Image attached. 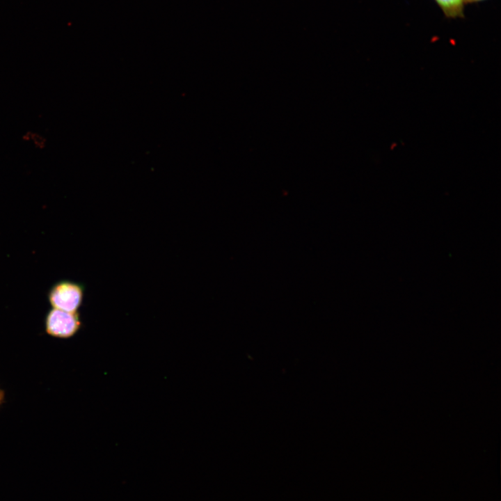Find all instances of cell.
Returning a JSON list of instances; mask_svg holds the SVG:
<instances>
[{"mask_svg":"<svg viewBox=\"0 0 501 501\" xmlns=\"http://www.w3.org/2000/svg\"><path fill=\"white\" fill-rule=\"evenodd\" d=\"M484 1V0H466V3H467V2H469V3H475V2H479V1Z\"/></svg>","mask_w":501,"mask_h":501,"instance_id":"8992f818","label":"cell"},{"mask_svg":"<svg viewBox=\"0 0 501 501\" xmlns=\"http://www.w3.org/2000/svg\"><path fill=\"white\" fill-rule=\"evenodd\" d=\"M444 15L450 18L463 15L466 0H434Z\"/></svg>","mask_w":501,"mask_h":501,"instance_id":"3957f363","label":"cell"},{"mask_svg":"<svg viewBox=\"0 0 501 501\" xmlns=\"http://www.w3.org/2000/svg\"><path fill=\"white\" fill-rule=\"evenodd\" d=\"M4 401H5V392L0 388V406L3 404Z\"/></svg>","mask_w":501,"mask_h":501,"instance_id":"5b68a950","label":"cell"},{"mask_svg":"<svg viewBox=\"0 0 501 501\" xmlns=\"http://www.w3.org/2000/svg\"><path fill=\"white\" fill-rule=\"evenodd\" d=\"M45 326L49 335L57 338H68L79 331L81 321L77 312L53 308L46 316Z\"/></svg>","mask_w":501,"mask_h":501,"instance_id":"7a4b0ae2","label":"cell"},{"mask_svg":"<svg viewBox=\"0 0 501 501\" xmlns=\"http://www.w3.org/2000/svg\"><path fill=\"white\" fill-rule=\"evenodd\" d=\"M84 294V287L82 284L63 280L51 288L48 298L53 308L74 312L81 305Z\"/></svg>","mask_w":501,"mask_h":501,"instance_id":"6da1fadb","label":"cell"},{"mask_svg":"<svg viewBox=\"0 0 501 501\" xmlns=\"http://www.w3.org/2000/svg\"><path fill=\"white\" fill-rule=\"evenodd\" d=\"M22 139L24 142L33 145L35 148L38 150H44L47 145V138L36 131L25 132L22 136Z\"/></svg>","mask_w":501,"mask_h":501,"instance_id":"277c9868","label":"cell"}]
</instances>
